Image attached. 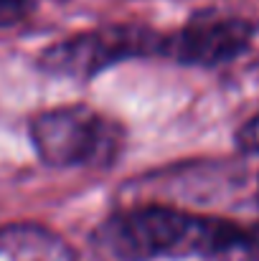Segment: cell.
Instances as JSON below:
<instances>
[{"label":"cell","mask_w":259,"mask_h":261,"mask_svg":"<svg viewBox=\"0 0 259 261\" xmlns=\"http://www.w3.org/2000/svg\"><path fill=\"white\" fill-rule=\"evenodd\" d=\"M252 233L231 221L171 205H135L109 216L97 231V249L112 261L214 256L247 246Z\"/></svg>","instance_id":"obj_1"},{"label":"cell","mask_w":259,"mask_h":261,"mask_svg":"<svg viewBox=\"0 0 259 261\" xmlns=\"http://www.w3.org/2000/svg\"><path fill=\"white\" fill-rule=\"evenodd\" d=\"M31 140L38 158L51 168L107 165L120 152V127L84 104L54 107L31 122Z\"/></svg>","instance_id":"obj_2"},{"label":"cell","mask_w":259,"mask_h":261,"mask_svg":"<svg viewBox=\"0 0 259 261\" xmlns=\"http://www.w3.org/2000/svg\"><path fill=\"white\" fill-rule=\"evenodd\" d=\"M150 41L153 33L143 28H127V25L86 31L49 46L41 54L38 64L43 71L54 76L89 79L122 59L150 51Z\"/></svg>","instance_id":"obj_3"},{"label":"cell","mask_w":259,"mask_h":261,"mask_svg":"<svg viewBox=\"0 0 259 261\" xmlns=\"http://www.w3.org/2000/svg\"><path fill=\"white\" fill-rule=\"evenodd\" d=\"M254 41V25L231 15H198L171 36L163 48L188 66H224L239 59Z\"/></svg>","instance_id":"obj_4"},{"label":"cell","mask_w":259,"mask_h":261,"mask_svg":"<svg viewBox=\"0 0 259 261\" xmlns=\"http://www.w3.org/2000/svg\"><path fill=\"white\" fill-rule=\"evenodd\" d=\"M0 261H77L72 246L38 223H10L0 228Z\"/></svg>","instance_id":"obj_5"},{"label":"cell","mask_w":259,"mask_h":261,"mask_svg":"<svg viewBox=\"0 0 259 261\" xmlns=\"http://www.w3.org/2000/svg\"><path fill=\"white\" fill-rule=\"evenodd\" d=\"M237 142L244 152H252V155H259V112L247 119L242 124V129L237 132Z\"/></svg>","instance_id":"obj_6"},{"label":"cell","mask_w":259,"mask_h":261,"mask_svg":"<svg viewBox=\"0 0 259 261\" xmlns=\"http://www.w3.org/2000/svg\"><path fill=\"white\" fill-rule=\"evenodd\" d=\"M28 10H31L28 0H0V28L23 20Z\"/></svg>","instance_id":"obj_7"}]
</instances>
